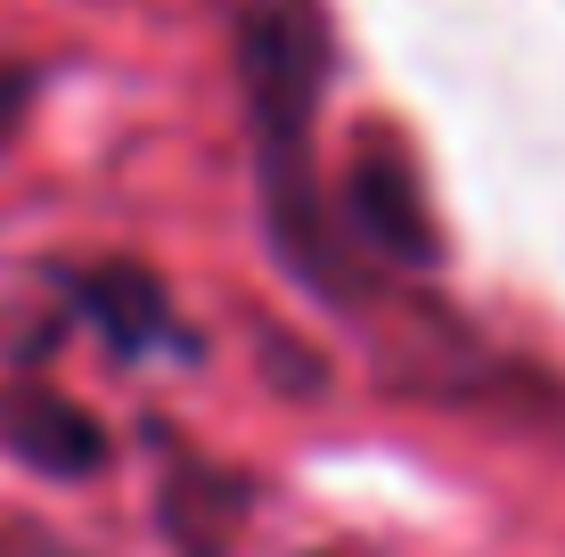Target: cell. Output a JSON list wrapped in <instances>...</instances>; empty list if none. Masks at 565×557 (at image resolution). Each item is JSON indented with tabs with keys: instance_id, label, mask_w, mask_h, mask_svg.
I'll return each mask as SVG.
<instances>
[{
	"instance_id": "1",
	"label": "cell",
	"mask_w": 565,
	"mask_h": 557,
	"mask_svg": "<svg viewBox=\"0 0 565 557\" xmlns=\"http://www.w3.org/2000/svg\"><path fill=\"white\" fill-rule=\"evenodd\" d=\"M238 66H246V99H255V131H263L279 222H287V197H296L287 263H311L320 255V229H311V205H303V148H311V99H320V25H311L303 0H255V9H246Z\"/></svg>"
},
{
	"instance_id": "2",
	"label": "cell",
	"mask_w": 565,
	"mask_h": 557,
	"mask_svg": "<svg viewBox=\"0 0 565 557\" xmlns=\"http://www.w3.org/2000/svg\"><path fill=\"white\" fill-rule=\"evenodd\" d=\"M0 435H9L17 459H33V468H50V475H83V468H99V451H107L99 418H83L50 386H17L0 401Z\"/></svg>"
},
{
	"instance_id": "3",
	"label": "cell",
	"mask_w": 565,
	"mask_h": 557,
	"mask_svg": "<svg viewBox=\"0 0 565 557\" xmlns=\"http://www.w3.org/2000/svg\"><path fill=\"white\" fill-rule=\"evenodd\" d=\"M83 303H90V320L115 336V353H148V344L172 329L164 287H156L140 263H107V271H90L83 279Z\"/></svg>"
},
{
	"instance_id": "4",
	"label": "cell",
	"mask_w": 565,
	"mask_h": 557,
	"mask_svg": "<svg viewBox=\"0 0 565 557\" xmlns=\"http://www.w3.org/2000/svg\"><path fill=\"white\" fill-rule=\"evenodd\" d=\"M353 214H361V229L385 246V255H435L426 246V229H418V214H411V197H402V181L394 172H377L369 164L361 181H353Z\"/></svg>"
},
{
	"instance_id": "5",
	"label": "cell",
	"mask_w": 565,
	"mask_h": 557,
	"mask_svg": "<svg viewBox=\"0 0 565 557\" xmlns=\"http://www.w3.org/2000/svg\"><path fill=\"white\" fill-rule=\"evenodd\" d=\"M25 99H33V74H25V66H0V140L17 131V115H25Z\"/></svg>"
}]
</instances>
